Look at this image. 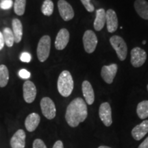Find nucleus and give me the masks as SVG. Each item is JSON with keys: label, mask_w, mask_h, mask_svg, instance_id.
Instances as JSON below:
<instances>
[{"label": "nucleus", "mask_w": 148, "mask_h": 148, "mask_svg": "<svg viewBox=\"0 0 148 148\" xmlns=\"http://www.w3.org/2000/svg\"><path fill=\"white\" fill-rule=\"evenodd\" d=\"M5 42H4V39H3V36L2 33L0 32V50L3 49V46H4Z\"/></svg>", "instance_id": "obj_33"}, {"label": "nucleus", "mask_w": 148, "mask_h": 148, "mask_svg": "<svg viewBox=\"0 0 148 148\" xmlns=\"http://www.w3.org/2000/svg\"><path fill=\"white\" fill-rule=\"evenodd\" d=\"M57 87L62 97H67L71 95L73 89V80L69 71L64 70L61 72L58 79Z\"/></svg>", "instance_id": "obj_2"}, {"label": "nucleus", "mask_w": 148, "mask_h": 148, "mask_svg": "<svg viewBox=\"0 0 148 148\" xmlns=\"http://www.w3.org/2000/svg\"><path fill=\"white\" fill-rule=\"evenodd\" d=\"M136 12L143 19L148 20V2L145 0H136L134 2Z\"/></svg>", "instance_id": "obj_18"}, {"label": "nucleus", "mask_w": 148, "mask_h": 148, "mask_svg": "<svg viewBox=\"0 0 148 148\" xmlns=\"http://www.w3.org/2000/svg\"><path fill=\"white\" fill-rule=\"evenodd\" d=\"M18 75L23 79H28L30 77V73L26 69H22L18 71Z\"/></svg>", "instance_id": "obj_30"}, {"label": "nucleus", "mask_w": 148, "mask_h": 148, "mask_svg": "<svg viewBox=\"0 0 148 148\" xmlns=\"http://www.w3.org/2000/svg\"><path fill=\"white\" fill-rule=\"evenodd\" d=\"M110 45L115 50L118 58L121 61L125 60L127 53V47L126 42L119 36H112L110 38Z\"/></svg>", "instance_id": "obj_4"}, {"label": "nucleus", "mask_w": 148, "mask_h": 148, "mask_svg": "<svg viewBox=\"0 0 148 148\" xmlns=\"http://www.w3.org/2000/svg\"><path fill=\"white\" fill-rule=\"evenodd\" d=\"M32 148H47V146L43 142V140L40 138H36L34 140L32 145Z\"/></svg>", "instance_id": "obj_28"}, {"label": "nucleus", "mask_w": 148, "mask_h": 148, "mask_svg": "<svg viewBox=\"0 0 148 148\" xmlns=\"http://www.w3.org/2000/svg\"><path fill=\"white\" fill-rule=\"evenodd\" d=\"M80 1L88 12H92L95 10L94 5L90 3V0H80Z\"/></svg>", "instance_id": "obj_27"}, {"label": "nucleus", "mask_w": 148, "mask_h": 148, "mask_svg": "<svg viewBox=\"0 0 148 148\" xmlns=\"http://www.w3.org/2000/svg\"><path fill=\"white\" fill-rule=\"evenodd\" d=\"M31 59H32V56L27 52L22 53L21 56H20V60L23 62H29Z\"/></svg>", "instance_id": "obj_29"}, {"label": "nucleus", "mask_w": 148, "mask_h": 148, "mask_svg": "<svg viewBox=\"0 0 148 148\" xmlns=\"http://www.w3.org/2000/svg\"><path fill=\"white\" fill-rule=\"evenodd\" d=\"M148 132V120H144L143 122L136 125L132 130V136L136 140L142 139Z\"/></svg>", "instance_id": "obj_15"}, {"label": "nucleus", "mask_w": 148, "mask_h": 148, "mask_svg": "<svg viewBox=\"0 0 148 148\" xmlns=\"http://www.w3.org/2000/svg\"><path fill=\"white\" fill-rule=\"evenodd\" d=\"M12 5H13L12 0H1L0 3V7L3 10H8L12 8Z\"/></svg>", "instance_id": "obj_26"}, {"label": "nucleus", "mask_w": 148, "mask_h": 148, "mask_svg": "<svg viewBox=\"0 0 148 148\" xmlns=\"http://www.w3.org/2000/svg\"><path fill=\"white\" fill-rule=\"evenodd\" d=\"M12 32L14 34V42L16 43L21 42L23 36V25L21 21L18 18H14L12 22Z\"/></svg>", "instance_id": "obj_20"}, {"label": "nucleus", "mask_w": 148, "mask_h": 148, "mask_svg": "<svg viewBox=\"0 0 148 148\" xmlns=\"http://www.w3.org/2000/svg\"><path fill=\"white\" fill-rule=\"evenodd\" d=\"M106 22L107 29L110 33H113L117 29L118 18L115 11L108 9L106 12Z\"/></svg>", "instance_id": "obj_13"}, {"label": "nucleus", "mask_w": 148, "mask_h": 148, "mask_svg": "<svg viewBox=\"0 0 148 148\" xmlns=\"http://www.w3.org/2000/svg\"><path fill=\"white\" fill-rule=\"evenodd\" d=\"M142 43H143V45H145V44H146V41H145V40H143V42H142Z\"/></svg>", "instance_id": "obj_35"}, {"label": "nucleus", "mask_w": 148, "mask_h": 148, "mask_svg": "<svg viewBox=\"0 0 148 148\" xmlns=\"http://www.w3.org/2000/svg\"><path fill=\"white\" fill-rule=\"evenodd\" d=\"M88 116L86 103L81 97L74 99L68 105L66 110L65 119L69 126L75 127L86 120Z\"/></svg>", "instance_id": "obj_1"}, {"label": "nucleus", "mask_w": 148, "mask_h": 148, "mask_svg": "<svg viewBox=\"0 0 148 148\" xmlns=\"http://www.w3.org/2000/svg\"><path fill=\"white\" fill-rule=\"evenodd\" d=\"M138 148H148V136L140 144Z\"/></svg>", "instance_id": "obj_31"}, {"label": "nucleus", "mask_w": 148, "mask_h": 148, "mask_svg": "<svg viewBox=\"0 0 148 148\" xmlns=\"http://www.w3.org/2000/svg\"><path fill=\"white\" fill-rule=\"evenodd\" d=\"M2 34L5 45L8 47H12L14 42V38L13 32L11 30V29L9 27H5L3 29Z\"/></svg>", "instance_id": "obj_23"}, {"label": "nucleus", "mask_w": 148, "mask_h": 148, "mask_svg": "<svg viewBox=\"0 0 148 148\" xmlns=\"http://www.w3.org/2000/svg\"><path fill=\"white\" fill-rule=\"evenodd\" d=\"M51 48V38L48 35L42 36L37 46V57L40 62H43L49 56Z\"/></svg>", "instance_id": "obj_3"}, {"label": "nucleus", "mask_w": 148, "mask_h": 148, "mask_svg": "<svg viewBox=\"0 0 148 148\" xmlns=\"http://www.w3.org/2000/svg\"><path fill=\"white\" fill-rule=\"evenodd\" d=\"M69 41V32L65 28L59 30L55 40V47L58 50H62L67 45Z\"/></svg>", "instance_id": "obj_12"}, {"label": "nucleus", "mask_w": 148, "mask_h": 148, "mask_svg": "<svg viewBox=\"0 0 148 148\" xmlns=\"http://www.w3.org/2000/svg\"><path fill=\"white\" fill-rule=\"evenodd\" d=\"M23 95L25 102L31 103L34 101L36 96V88L34 83L29 80H27L24 82Z\"/></svg>", "instance_id": "obj_10"}, {"label": "nucleus", "mask_w": 148, "mask_h": 148, "mask_svg": "<svg viewBox=\"0 0 148 148\" xmlns=\"http://www.w3.org/2000/svg\"><path fill=\"white\" fill-rule=\"evenodd\" d=\"M9 80V71L4 64L0 65V87H5Z\"/></svg>", "instance_id": "obj_22"}, {"label": "nucleus", "mask_w": 148, "mask_h": 148, "mask_svg": "<svg viewBox=\"0 0 148 148\" xmlns=\"http://www.w3.org/2000/svg\"><path fill=\"white\" fill-rule=\"evenodd\" d=\"M40 108L42 113L47 119H53L56 114L55 103L51 98L45 97L40 100Z\"/></svg>", "instance_id": "obj_5"}, {"label": "nucleus", "mask_w": 148, "mask_h": 148, "mask_svg": "<svg viewBox=\"0 0 148 148\" xmlns=\"http://www.w3.org/2000/svg\"><path fill=\"white\" fill-rule=\"evenodd\" d=\"M97 148H111L110 147H108V146H105V145H101V146H99V147Z\"/></svg>", "instance_id": "obj_34"}, {"label": "nucleus", "mask_w": 148, "mask_h": 148, "mask_svg": "<svg viewBox=\"0 0 148 148\" xmlns=\"http://www.w3.org/2000/svg\"><path fill=\"white\" fill-rule=\"evenodd\" d=\"M58 8L60 15L64 21H70L74 17L73 9L65 0H59L58 1Z\"/></svg>", "instance_id": "obj_8"}, {"label": "nucleus", "mask_w": 148, "mask_h": 148, "mask_svg": "<svg viewBox=\"0 0 148 148\" xmlns=\"http://www.w3.org/2000/svg\"><path fill=\"white\" fill-rule=\"evenodd\" d=\"M26 0H15L14 3V12L18 16H22L25 13Z\"/></svg>", "instance_id": "obj_25"}, {"label": "nucleus", "mask_w": 148, "mask_h": 148, "mask_svg": "<svg viewBox=\"0 0 148 148\" xmlns=\"http://www.w3.org/2000/svg\"><path fill=\"white\" fill-rule=\"evenodd\" d=\"M25 134L23 130H18L10 139V146L12 148H24L25 146Z\"/></svg>", "instance_id": "obj_14"}, {"label": "nucleus", "mask_w": 148, "mask_h": 148, "mask_svg": "<svg viewBox=\"0 0 148 148\" xmlns=\"http://www.w3.org/2000/svg\"><path fill=\"white\" fill-rule=\"evenodd\" d=\"M99 116L104 125L109 127L112 123V110L111 107L108 102L101 103L99 108Z\"/></svg>", "instance_id": "obj_9"}, {"label": "nucleus", "mask_w": 148, "mask_h": 148, "mask_svg": "<svg viewBox=\"0 0 148 148\" xmlns=\"http://www.w3.org/2000/svg\"><path fill=\"white\" fill-rule=\"evenodd\" d=\"M117 65L116 64H111L108 66H103L101 68V75L103 80L107 84H112L117 72Z\"/></svg>", "instance_id": "obj_11"}, {"label": "nucleus", "mask_w": 148, "mask_h": 148, "mask_svg": "<svg viewBox=\"0 0 148 148\" xmlns=\"http://www.w3.org/2000/svg\"><path fill=\"white\" fill-rule=\"evenodd\" d=\"M136 113L141 119H145L148 117V100L142 101L138 103Z\"/></svg>", "instance_id": "obj_21"}, {"label": "nucleus", "mask_w": 148, "mask_h": 148, "mask_svg": "<svg viewBox=\"0 0 148 148\" xmlns=\"http://www.w3.org/2000/svg\"><path fill=\"white\" fill-rule=\"evenodd\" d=\"M106 23V11L103 8L96 10V17L94 21V28L96 31H100Z\"/></svg>", "instance_id": "obj_19"}, {"label": "nucleus", "mask_w": 148, "mask_h": 148, "mask_svg": "<svg viewBox=\"0 0 148 148\" xmlns=\"http://www.w3.org/2000/svg\"><path fill=\"white\" fill-rule=\"evenodd\" d=\"M52 148H64L63 143L61 140H57L56 142H55Z\"/></svg>", "instance_id": "obj_32"}, {"label": "nucleus", "mask_w": 148, "mask_h": 148, "mask_svg": "<svg viewBox=\"0 0 148 148\" xmlns=\"http://www.w3.org/2000/svg\"><path fill=\"white\" fill-rule=\"evenodd\" d=\"M40 121L39 114L32 112L27 116L25 121V128L28 132H33L37 128Z\"/></svg>", "instance_id": "obj_17"}, {"label": "nucleus", "mask_w": 148, "mask_h": 148, "mask_svg": "<svg viewBox=\"0 0 148 148\" xmlns=\"http://www.w3.org/2000/svg\"><path fill=\"white\" fill-rule=\"evenodd\" d=\"M130 62L134 67H140L145 63L147 59V53L144 49L136 47L131 50Z\"/></svg>", "instance_id": "obj_7"}, {"label": "nucleus", "mask_w": 148, "mask_h": 148, "mask_svg": "<svg viewBox=\"0 0 148 148\" xmlns=\"http://www.w3.org/2000/svg\"><path fill=\"white\" fill-rule=\"evenodd\" d=\"M53 3L51 0H45L41 6L42 13L45 16H51L53 12Z\"/></svg>", "instance_id": "obj_24"}, {"label": "nucleus", "mask_w": 148, "mask_h": 148, "mask_svg": "<svg viewBox=\"0 0 148 148\" xmlns=\"http://www.w3.org/2000/svg\"><path fill=\"white\" fill-rule=\"evenodd\" d=\"M147 90H148V84H147Z\"/></svg>", "instance_id": "obj_36"}, {"label": "nucleus", "mask_w": 148, "mask_h": 148, "mask_svg": "<svg viewBox=\"0 0 148 148\" xmlns=\"http://www.w3.org/2000/svg\"><path fill=\"white\" fill-rule=\"evenodd\" d=\"M82 90L86 102L88 105H91L95 101V94L92 86L87 80H84L82 84Z\"/></svg>", "instance_id": "obj_16"}, {"label": "nucleus", "mask_w": 148, "mask_h": 148, "mask_svg": "<svg viewBox=\"0 0 148 148\" xmlns=\"http://www.w3.org/2000/svg\"><path fill=\"white\" fill-rule=\"evenodd\" d=\"M83 45L85 51L88 53H92L95 50L97 45V38L95 32L92 30H86L83 35Z\"/></svg>", "instance_id": "obj_6"}]
</instances>
